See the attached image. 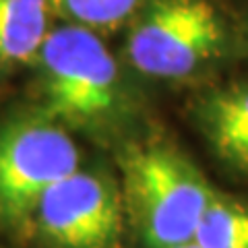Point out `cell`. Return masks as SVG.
<instances>
[{
  "label": "cell",
  "instance_id": "cell-1",
  "mask_svg": "<svg viewBox=\"0 0 248 248\" xmlns=\"http://www.w3.org/2000/svg\"><path fill=\"white\" fill-rule=\"evenodd\" d=\"M240 50V19L221 0H145L124 44L137 73L168 83L203 79Z\"/></svg>",
  "mask_w": 248,
  "mask_h": 248
},
{
  "label": "cell",
  "instance_id": "cell-10",
  "mask_svg": "<svg viewBox=\"0 0 248 248\" xmlns=\"http://www.w3.org/2000/svg\"><path fill=\"white\" fill-rule=\"evenodd\" d=\"M240 29H242V50L248 52V15L240 19Z\"/></svg>",
  "mask_w": 248,
  "mask_h": 248
},
{
  "label": "cell",
  "instance_id": "cell-9",
  "mask_svg": "<svg viewBox=\"0 0 248 248\" xmlns=\"http://www.w3.org/2000/svg\"><path fill=\"white\" fill-rule=\"evenodd\" d=\"M145 0H52V9L85 29L116 31L128 25Z\"/></svg>",
  "mask_w": 248,
  "mask_h": 248
},
{
  "label": "cell",
  "instance_id": "cell-3",
  "mask_svg": "<svg viewBox=\"0 0 248 248\" xmlns=\"http://www.w3.org/2000/svg\"><path fill=\"white\" fill-rule=\"evenodd\" d=\"M124 207L147 248H174L195 238L215 188L188 155L166 141L124 147Z\"/></svg>",
  "mask_w": 248,
  "mask_h": 248
},
{
  "label": "cell",
  "instance_id": "cell-4",
  "mask_svg": "<svg viewBox=\"0 0 248 248\" xmlns=\"http://www.w3.org/2000/svg\"><path fill=\"white\" fill-rule=\"evenodd\" d=\"M75 170L79 149L73 137L44 112L0 126V219H27L44 192Z\"/></svg>",
  "mask_w": 248,
  "mask_h": 248
},
{
  "label": "cell",
  "instance_id": "cell-5",
  "mask_svg": "<svg viewBox=\"0 0 248 248\" xmlns=\"http://www.w3.org/2000/svg\"><path fill=\"white\" fill-rule=\"evenodd\" d=\"M33 215L58 248H118L124 201L108 174L75 170L44 192Z\"/></svg>",
  "mask_w": 248,
  "mask_h": 248
},
{
  "label": "cell",
  "instance_id": "cell-2",
  "mask_svg": "<svg viewBox=\"0 0 248 248\" xmlns=\"http://www.w3.org/2000/svg\"><path fill=\"white\" fill-rule=\"evenodd\" d=\"M33 62L46 116L91 135L128 120L133 102L120 66L95 31L73 23L52 29Z\"/></svg>",
  "mask_w": 248,
  "mask_h": 248
},
{
  "label": "cell",
  "instance_id": "cell-7",
  "mask_svg": "<svg viewBox=\"0 0 248 248\" xmlns=\"http://www.w3.org/2000/svg\"><path fill=\"white\" fill-rule=\"evenodd\" d=\"M52 11V0H0V71L35 60Z\"/></svg>",
  "mask_w": 248,
  "mask_h": 248
},
{
  "label": "cell",
  "instance_id": "cell-8",
  "mask_svg": "<svg viewBox=\"0 0 248 248\" xmlns=\"http://www.w3.org/2000/svg\"><path fill=\"white\" fill-rule=\"evenodd\" d=\"M192 240L203 248H248V203L215 190Z\"/></svg>",
  "mask_w": 248,
  "mask_h": 248
},
{
  "label": "cell",
  "instance_id": "cell-6",
  "mask_svg": "<svg viewBox=\"0 0 248 248\" xmlns=\"http://www.w3.org/2000/svg\"><path fill=\"white\" fill-rule=\"evenodd\" d=\"M192 120L215 157L248 178V77L203 89L192 102Z\"/></svg>",
  "mask_w": 248,
  "mask_h": 248
},
{
  "label": "cell",
  "instance_id": "cell-11",
  "mask_svg": "<svg viewBox=\"0 0 248 248\" xmlns=\"http://www.w3.org/2000/svg\"><path fill=\"white\" fill-rule=\"evenodd\" d=\"M174 248H203V246H199L195 240H190V242H186V244H180V246H174Z\"/></svg>",
  "mask_w": 248,
  "mask_h": 248
}]
</instances>
